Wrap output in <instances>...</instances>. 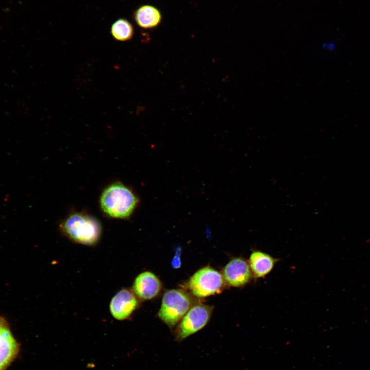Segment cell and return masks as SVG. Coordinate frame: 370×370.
I'll return each instance as SVG.
<instances>
[{
	"mask_svg": "<svg viewBox=\"0 0 370 370\" xmlns=\"http://www.w3.org/2000/svg\"><path fill=\"white\" fill-rule=\"evenodd\" d=\"M322 47L325 49H326L329 50H333L335 49V45L332 42L329 43L324 42L322 45Z\"/></svg>",
	"mask_w": 370,
	"mask_h": 370,
	"instance_id": "cell-14",
	"label": "cell"
},
{
	"mask_svg": "<svg viewBox=\"0 0 370 370\" xmlns=\"http://www.w3.org/2000/svg\"><path fill=\"white\" fill-rule=\"evenodd\" d=\"M279 261L261 250H253L248 261L253 278H262L268 274Z\"/></svg>",
	"mask_w": 370,
	"mask_h": 370,
	"instance_id": "cell-10",
	"label": "cell"
},
{
	"mask_svg": "<svg viewBox=\"0 0 370 370\" xmlns=\"http://www.w3.org/2000/svg\"><path fill=\"white\" fill-rule=\"evenodd\" d=\"M223 275L210 267L197 271L189 279L187 286L197 298H205L220 292L225 286Z\"/></svg>",
	"mask_w": 370,
	"mask_h": 370,
	"instance_id": "cell-4",
	"label": "cell"
},
{
	"mask_svg": "<svg viewBox=\"0 0 370 370\" xmlns=\"http://www.w3.org/2000/svg\"><path fill=\"white\" fill-rule=\"evenodd\" d=\"M180 253V250H177L176 251L175 255L172 260L171 264L172 267L174 268L177 269L181 266Z\"/></svg>",
	"mask_w": 370,
	"mask_h": 370,
	"instance_id": "cell-13",
	"label": "cell"
},
{
	"mask_svg": "<svg viewBox=\"0 0 370 370\" xmlns=\"http://www.w3.org/2000/svg\"><path fill=\"white\" fill-rule=\"evenodd\" d=\"M60 228L62 233L73 242L90 246L99 242L102 233L99 221L82 212L68 215L60 224Z\"/></svg>",
	"mask_w": 370,
	"mask_h": 370,
	"instance_id": "cell-2",
	"label": "cell"
},
{
	"mask_svg": "<svg viewBox=\"0 0 370 370\" xmlns=\"http://www.w3.org/2000/svg\"><path fill=\"white\" fill-rule=\"evenodd\" d=\"M192 306L190 296L180 289H170L162 297L158 317L170 328L178 324Z\"/></svg>",
	"mask_w": 370,
	"mask_h": 370,
	"instance_id": "cell-3",
	"label": "cell"
},
{
	"mask_svg": "<svg viewBox=\"0 0 370 370\" xmlns=\"http://www.w3.org/2000/svg\"><path fill=\"white\" fill-rule=\"evenodd\" d=\"M110 32L116 40L126 41L132 38L134 34V28L128 20L125 18H120L112 24Z\"/></svg>",
	"mask_w": 370,
	"mask_h": 370,
	"instance_id": "cell-12",
	"label": "cell"
},
{
	"mask_svg": "<svg viewBox=\"0 0 370 370\" xmlns=\"http://www.w3.org/2000/svg\"><path fill=\"white\" fill-rule=\"evenodd\" d=\"M135 194L125 185L117 182L107 186L100 198L101 210L108 216L118 219L129 217L138 203Z\"/></svg>",
	"mask_w": 370,
	"mask_h": 370,
	"instance_id": "cell-1",
	"label": "cell"
},
{
	"mask_svg": "<svg viewBox=\"0 0 370 370\" xmlns=\"http://www.w3.org/2000/svg\"><path fill=\"white\" fill-rule=\"evenodd\" d=\"M161 283L153 273L145 271L140 273L135 278L132 291L137 297L142 300H151L159 293Z\"/></svg>",
	"mask_w": 370,
	"mask_h": 370,
	"instance_id": "cell-9",
	"label": "cell"
},
{
	"mask_svg": "<svg viewBox=\"0 0 370 370\" xmlns=\"http://www.w3.org/2000/svg\"><path fill=\"white\" fill-rule=\"evenodd\" d=\"M222 275L226 284L236 288L245 286L254 278L248 261L241 257L232 258L224 267Z\"/></svg>",
	"mask_w": 370,
	"mask_h": 370,
	"instance_id": "cell-6",
	"label": "cell"
},
{
	"mask_svg": "<svg viewBox=\"0 0 370 370\" xmlns=\"http://www.w3.org/2000/svg\"><path fill=\"white\" fill-rule=\"evenodd\" d=\"M134 17L136 24L144 29L154 28L160 24L161 20L159 10L149 5L139 7L134 12Z\"/></svg>",
	"mask_w": 370,
	"mask_h": 370,
	"instance_id": "cell-11",
	"label": "cell"
},
{
	"mask_svg": "<svg viewBox=\"0 0 370 370\" xmlns=\"http://www.w3.org/2000/svg\"><path fill=\"white\" fill-rule=\"evenodd\" d=\"M138 298L133 291L122 288L112 298L109 309L112 317L117 320L127 319L138 305Z\"/></svg>",
	"mask_w": 370,
	"mask_h": 370,
	"instance_id": "cell-7",
	"label": "cell"
},
{
	"mask_svg": "<svg viewBox=\"0 0 370 370\" xmlns=\"http://www.w3.org/2000/svg\"><path fill=\"white\" fill-rule=\"evenodd\" d=\"M213 308L203 304L192 306L180 321L174 331L176 340L181 341L203 328L210 318Z\"/></svg>",
	"mask_w": 370,
	"mask_h": 370,
	"instance_id": "cell-5",
	"label": "cell"
},
{
	"mask_svg": "<svg viewBox=\"0 0 370 370\" xmlns=\"http://www.w3.org/2000/svg\"><path fill=\"white\" fill-rule=\"evenodd\" d=\"M18 345L7 321L0 317V370H6L16 358Z\"/></svg>",
	"mask_w": 370,
	"mask_h": 370,
	"instance_id": "cell-8",
	"label": "cell"
}]
</instances>
